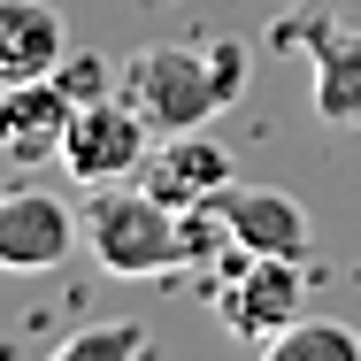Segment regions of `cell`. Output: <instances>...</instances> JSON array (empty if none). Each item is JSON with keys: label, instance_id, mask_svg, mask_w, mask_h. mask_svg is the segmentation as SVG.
<instances>
[{"label": "cell", "instance_id": "1", "mask_svg": "<svg viewBox=\"0 0 361 361\" xmlns=\"http://www.w3.org/2000/svg\"><path fill=\"white\" fill-rule=\"evenodd\" d=\"M85 246L108 277H177L192 262H216V246H231L216 208H169L154 192H123V185H92L85 200Z\"/></svg>", "mask_w": 361, "mask_h": 361}, {"label": "cell", "instance_id": "2", "mask_svg": "<svg viewBox=\"0 0 361 361\" xmlns=\"http://www.w3.org/2000/svg\"><path fill=\"white\" fill-rule=\"evenodd\" d=\"M246 92V47L238 39H208V47H139L123 62V100L154 123V139H177V131H208L223 108Z\"/></svg>", "mask_w": 361, "mask_h": 361}, {"label": "cell", "instance_id": "3", "mask_svg": "<svg viewBox=\"0 0 361 361\" xmlns=\"http://www.w3.org/2000/svg\"><path fill=\"white\" fill-rule=\"evenodd\" d=\"M300 315H307V269L292 254H238V269L216 292V323L246 346H269Z\"/></svg>", "mask_w": 361, "mask_h": 361}, {"label": "cell", "instance_id": "4", "mask_svg": "<svg viewBox=\"0 0 361 361\" xmlns=\"http://www.w3.org/2000/svg\"><path fill=\"white\" fill-rule=\"evenodd\" d=\"M154 123H146L139 108L116 92H100V100H77L70 116V139H62V169H70L77 185H123V177H139L146 154H154Z\"/></svg>", "mask_w": 361, "mask_h": 361}, {"label": "cell", "instance_id": "5", "mask_svg": "<svg viewBox=\"0 0 361 361\" xmlns=\"http://www.w3.org/2000/svg\"><path fill=\"white\" fill-rule=\"evenodd\" d=\"M70 116H77V92L62 85V77L0 85V161H16V169H47V161H62Z\"/></svg>", "mask_w": 361, "mask_h": 361}, {"label": "cell", "instance_id": "6", "mask_svg": "<svg viewBox=\"0 0 361 361\" xmlns=\"http://www.w3.org/2000/svg\"><path fill=\"white\" fill-rule=\"evenodd\" d=\"M231 231V246L238 254H292V262H307V246H315V231H307V208L277 192V185H223L216 200H208Z\"/></svg>", "mask_w": 361, "mask_h": 361}, {"label": "cell", "instance_id": "7", "mask_svg": "<svg viewBox=\"0 0 361 361\" xmlns=\"http://www.w3.org/2000/svg\"><path fill=\"white\" fill-rule=\"evenodd\" d=\"M77 231H85V223H77L54 192H39V185L0 192V269H62L70 246H77Z\"/></svg>", "mask_w": 361, "mask_h": 361}, {"label": "cell", "instance_id": "8", "mask_svg": "<svg viewBox=\"0 0 361 361\" xmlns=\"http://www.w3.org/2000/svg\"><path fill=\"white\" fill-rule=\"evenodd\" d=\"M139 185L154 200H169V208H208L223 185H231V154H223L208 131H177V139H161L146 154Z\"/></svg>", "mask_w": 361, "mask_h": 361}, {"label": "cell", "instance_id": "9", "mask_svg": "<svg viewBox=\"0 0 361 361\" xmlns=\"http://www.w3.org/2000/svg\"><path fill=\"white\" fill-rule=\"evenodd\" d=\"M70 62V31L54 0H0V85H31Z\"/></svg>", "mask_w": 361, "mask_h": 361}, {"label": "cell", "instance_id": "10", "mask_svg": "<svg viewBox=\"0 0 361 361\" xmlns=\"http://www.w3.org/2000/svg\"><path fill=\"white\" fill-rule=\"evenodd\" d=\"M307 62H315V116L331 131H361V31L354 23H323Z\"/></svg>", "mask_w": 361, "mask_h": 361}, {"label": "cell", "instance_id": "11", "mask_svg": "<svg viewBox=\"0 0 361 361\" xmlns=\"http://www.w3.org/2000/svg\"><path fill=\"white\" fill-rule=\"evenodd\" d=\"M262 361H361V331L300 315V323H285V331L262 346Z\"/></svg>", "mask_w": 361, "mask_h": 361}, {"label": "cell", "instance_id": "12", "mask_svg": "<svg viewBox=\"0 0 361 361\" xmlns=\"http://www.w3.org/2000/svg\"><path fill=\"white\" fill-rule=\"evenodd\" d=\"M139 354H154L146 323H85V331L62 338L47 361H139Z\"/></svg>", "mask_w": 361, "mask_h": 361}, {"label": "cell", "instance_id": "13", "mask_svg": "<svg viewBox=\"0 0 361 361\" xmlns=\"http://www.w3.org/2000/svg\"><path fill=\"white\" fill-rule=\"evenodd\" d=\"M62 85H70L77 100H100V92H108V62H92V54H70V62H62Z\"/></svg>", "mask_w": 361, "mask_h": 361}]
</instances>
